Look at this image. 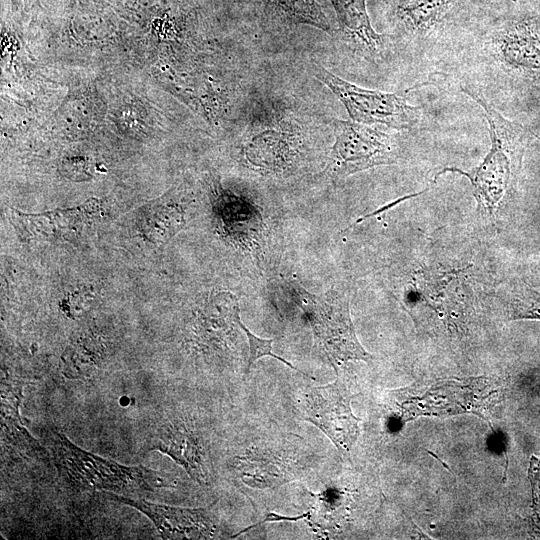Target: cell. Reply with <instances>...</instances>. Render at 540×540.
Masks as SVG:
<instances>
[{"label": "cell", "mask_w": 540, "mask_h": 540, "mask_svg": "<svg viewBox=\"0 0 540 540\" xmlns=\"http://www.w3.org/2000/svg\"><path fill=\"white\" fill-rule=\"evenodd\" d=\"M461 91L480 105L489 124L491 146L475 168L465 171L446 167L436 174L458 173L466 177L481 212L493 214L513 194L522 166L524 151L529 140V130L505 118L476 87L461 86Z\"/></svg>", "instance_id": "cell-1"}, {"label": "cell", "mask_w": 540, "mask_h": 540, "mask_svg": "<svg viewBox=\"0 0 540 540\" xmlns=\"http://www.w3.org/2000/svg\"><path fill=\"white\" fill-rule=\"evenodd\" d=\"M49 439L60 476L77 490L98 489L130 496L174 486V480L166 474L144 466L122 465L87 452L59 430H52Z\"/></svg>", "instance_id": "cell-2"}, {"label": "cell", "mask_w": 540, "mask_h": 540, "mask_svg": "<svg viewBox=\"0 0 540 540\" xmlns=\"http://www.w3.org/2000/svg\"><path fill=\"white\" fill-rule=\"evenodd\" d=\"M480 55L504 75L540 86V9L520 5L483 29Z\"/></svg>", "instance_id": "cell-3"}, {"label": "cell", "mask_w": 540, "mask_h": 540, "mask_svg": "<svg viewBox=\"0 0 540 540\" xmlns=\"http://www.w3.org/2000/svg\"><path fill=\"white\" fill-rule=\"evenodd\" d=\"M297 304L307 317L314 344L338 373L348 361L369 362L373 357L357 338L348 298L335 289L314 294L295 285Z\"/></svg>", "instance_id": "cell-4"}, {"label": "cell", "mask_w": 540, "mask_h": 540, "mask_svg": "<svg viewBox=\"0 0 540 540\" xmlns=\"http://www.w3.org/2000/svg\"><path fill=\"white\" fill-rule=\"evenodd\" d=\"M313 75L342 102L353 121L406 130L414 127L420 119V109L410 105L399 93L359 87L317 63L313 65Z\"/></svg>", "instance_id": "cell-5"}, {"label": "cell", "mask_w": 540, "mask_h": 540, "mask_svg": "<svg viewBox=\"0 0 540 540\" xmlns=\"http://www.w3.org/2000/svg\"><path fill=\"white\" fill-rule=\"evenodd\" d=\"M333 127L335 142L327 166L332 179L397 162L399 148L392 135L353 120H334Z\"/></svg>", "instance_id": "cell-6"}, {"label": "cell", "mask_w": 540, "mask_h": 540, "mask_svg": "<svg viewBox=\"0 0 540 540\" xmlns=\"http://www.w3.org/2000/svg\"><path fill=\"white\" fill-rule=\"evenodd\" d=\"M309 386L301 396V417L322 431L342 453L348 454L359 436V419L351 408L352 396L344 382Z\"/></svg>", "instance_id": "cell-7"}, {"label": "cell", "mask_w": 540, "mask_h": 540, "mask_svg": "<svg viewBox=\"0 0 540 540\" xmlns=\"http://www.w3.org/2000/svg\"><path fill=\"white\" fill-rule=\"evenodd\" d=\"M100 201L91 199L65 210L27 214L10 209V221L26 241H68L81 236L102 214Z\"/></svg>", "instance_id": "cell-8"}, {"label": "cell", "mask_w": 540, "mask_h": 540, "mask_svg": "<svg viewBox=\"0 0 540 540\" xmlns=\"http://www.w3.org/2000/svg\"><path fill=\"white\" fill-rule=\"evenodd\" d=\"M108 496L146 515L164 539H209L217 531V519L211 507L182 508L127 495L109 493Z\"/></svg>", "instance_id": "cell-9"}, {"label": "cell", "mask_w": 540, "mask_h": 540, "mask_svg": "<svg viewBox=\"0 0 540 540\" xmlns=\"http://www.w3.org/2000/svg\"><path fill=\"white\" fill-rule=\"evenodd\" d=\"M150 450L169 456L199 485L210 484L202 440L187 422L174 419L162 424L151 440Z\"/></svg>", "instance_id": "cell-10"}, {"label": "cell", "mask_w": 540, "mask_h": 540, "mask_svg": "<svg viewBox=\"0 0 540 540\" xmlns=\"http://www.w3.org/2000/svg\"><path fill=\"white\" fill-rule=\"evenodd\" d=\"M399 32L412 41L439 34L467 0H389Z\"/></svg>", "instance_id": "cell-11"}, {"label": "cell", "mask_w": 540, "mask_h": 540, "mask_svg": "<svg viewBox=\"0 0 540 540\" xmlns=\"http://www.w3.org/2000/svg\"><path fill=\"white\" fill-rule=\"evenodd\" d=\"M283 445H257L237 457L234 467L243 483L256 488H273L294 481L301 475V466Z\"/></svg>", "instance_id": "cell-12"}, {"label": "cell", "mask_w": 540, "mask_h": 540, "mask_svg": "<svg viewBox=\"0 0 540 540\" xmlns=\"http://www.w3.org/2000/svg\"><path fill=\"white\" fill-rule=\"evenodd\" d=\"M181 190H173L147 203L135 213L139 236L153 245H163L185 225L191 200Z\"/></svg>", "instance_id": "cell-13"}, {"label": "cell", "mask_w": 540, "mask_h": 540, "mask_svg": "<svg viewBox=\"0 0 540 540\" xmlns=\"http://www.w3.org/2000/svg\"><path fill=\"white\" fill-rule=\"evenodd\" d=\"M343 36L362 51L378 54L384 46L383 35L377 33L366 8V0H330Z\"/></svg>", "instance_id": "cell-14"}, {"label": "cell", "mask_w": 540, "mask_h": 540, "mask_svg": "<svg viewBox=\"0 0 540 540\" xmlns=\"http://www.w3.org/2000/svg\"><path fill=\"white\" fill-rule=\"evenodd\" d=\"M23 385L15 379H2L1 385V428L2 439L20 448L26 454L42 455L38 442L24 427L19 407L22 399Z\"/></svg>", "instance_id": "cell-15"}, {"label": "cell", "mask_w": 540, "mask_h": 540, "mask_svg": "<svg viewBox=\"0 0 540 540\" xmlns=\"http://www.w3.org/2000/svg\"><path fill=\"white\" fill-rule=\"evenodd\" d=\"M264 14L281 24H305L335 34L322 8L315 0H261Z\"/></svg>", "instance_id": "cell-16"}, {"label": "cell", "mask_w": 540, "mask_h": 540, "mask_svg": "<svg viewBox=\"0 0 540 540\" xmlns=\"http://www.w3.org/2000/svg\"><path fill=\"white\" fill-rule=\"evenodd\" d=\"M102 358V348L92 337L74 342L63 356V372L69 378H87L97 369Z\"/></svg>", "instance_id": "cell-17"}, {"label": "cell", "mask_w": 540, "mask_h": 540, "mask_svg": "<svg viewBox=\"0 0 540 540\" xmlns=\"http://www.w3.org/2000/svg\"><path fill=\"white\" fill-rule=\"evenodd\" d=\"M288 152L287 135L281 131L266 130L248 144L246 155L252 164L275 168Z\"/></svg>", "instance_id": "cell-18"}, {"label": "cell", "mask_w": 540, "mask_h": 540, "mask_svg": "<svg viewBox=\"0 0 540 540\" xmlns=\"http://www.w3.org/2000/svg\"><path fill=\"white\" fill-rule=\"evenodd\" d=\"M237 322H238V326L245 332V334H246V336L248 338L249 356H248V363H247V367H246V371H245L246 374H248V372L252 368L253 364L259 358L264 357V356H270V357H273L274 359H277L278 361L284 363L285 365H287L291 369L299 372L300 374H302L304 376H308L307 374H305L304 372L299 370L297 367L292 365L289 361H287L286 359L282 358L281 356H279V355H277V354H275L273 352V349H272L273 339H263V338H260V337L256 336L242 323L240 317L238 318Z\"/></svg>", "instance_id": "cell-19"}, {"label": "cell", "mask_w": 540, "mask_h": 540, "mask_svg": "<svg viewBox=\"0 0 540 540\" xmlns=\"http://www.w3.org/2000/svg\"><path fill=\"white\" fill-rule=\"evenodd\" d=\"M514 318L540 319V290L526 289L514 303Z\"/></svg>", "instance_id": "cell-20"}, {"label": "cell", "mask_w": 540, "mask_h": 540, "mask_svg": "<svg viewBox=\"0 0 540 540\" xmlns=\"http://www.w3.org/2000/svg\"><path fill=\"white\" fill-rule=\"evenodd\" d=\"M535 512L540 519V458L532 457L529 467Z\"/></svg>", "instance_id": "cell-21"}, {"label": "cell", "mask_w": 540, "mask_h": 540, "mask_svg": "<svg viewBox=\"0 0 540 540\" xmlns=\"http://www.w3.org/2000/svg\"><path fill=\"white\" fill-rule=\"evenodd\" d=\"M494 1H497V0H471V2L474 4H487Z\"/></svg>", "instance_id": "cell-22"}, {"label": "cell", "mask_w": 540, "mask_h": 540, "mask_svg": "<svg viewBox=\"0 0 540 540\" xmlns=\"http://www.w3.org/2000/svg\"><path fill=\"white\" fill-rule=\"evenodd\" d=\"M533 134H534V133H533ZM534 136L540 140V137H539L538 135L534 134Z\"/></svg>", "instance_id": "cell-23"}]
</instances>
